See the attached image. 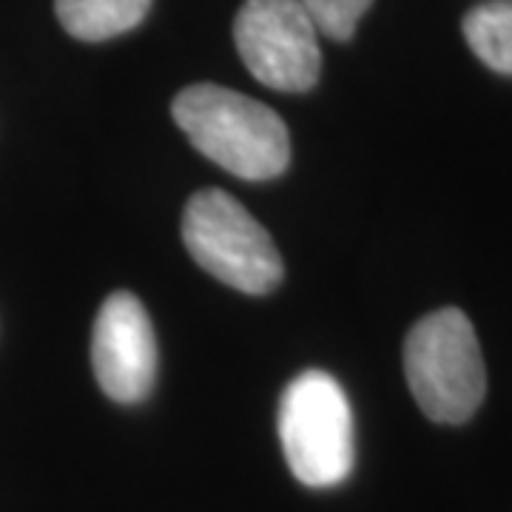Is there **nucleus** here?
I'll return each mask as SVG.
<instances>
[{
    "label": "nucleus",
    "instance_id": "obj_8",
    "mask_svg": "<svg viewBox=\"0 0 512 512\" xmlns=\"http://www.w3.org/2000/svg\"><path fill=\"white\" fill-rule=\"evenodd\" d=\"M476 57L498 74H512V0H490L461 23Z\"/></svg>",
    "mask_w": 512,
    "mask_h": 512
},
{
    "label": "nucleus",
    "instance_id": "obj_7",
    "mask_svg": "<svg viewBox=\"0 0 512 512\" xmlns=\"http://www.w3.org/2000/svg\"><path fill=\"white\" fill-rule=\"evenodd\" d=\"M151 0H55L60 26L77 40L100 43L140 26Z\"/></svg>",
    "mask_w": 512,
    "mask_h": 512
},
{
    "label": "nucleus",
    "instance_id": "obj_1",
    "mask_svg": "<svg viewBox=\"0 0 512 512\" xmlns=\"http://www.w3.org/2000/svg\"><path fill=\"white\" fill-rule=\"evenodd\" d=\"M171 114L202 157L239 180H274L291 163L285 120L254 97L197 83L174 97Z\"/></svg>",
    "mask_w": 512,
    "mask_h": 512
},
{
    "label": "nucleus",
    "instance_id": "obj_2",
    "mask_svg": "<svg viewBox=\"0 0 512 512\" xmlns=\"http://www.w3.org/2000/svg\"><path fill=\"white\" fill-rule=\"evenodd\" d=\"M404 376L427 419H473L487 393V370L467 313L441 308L421 316L404 339Z\"/></svg>",
    "mask_w": 512,
    "mask_h": 512
},
{
    "label": "nucleus",
    "instance_id": "obj_3",
    "mask_svg": "<svg viewBox=\"0 0 512 512\" xmlns=\"http://www.w3.org/2000/svg\"><path fill=\"white\" fill-rule=\"evenodd\" d=\"M279 441L293 478L305 487H336L353 470L350 402L325 370H305L279 402Z\"/></svg>",
    "mask_w": 512,
    "mask_h": 512
},
{
    "label": "nucleus",
    "instance_id": "obj_9",
    "mask_svg": "<svg viewBox=\"0 0 512 512\" xmlns=\"http://www.w3.org/2000/svg\"><path fill=\"white\" fill-rule=\"evenodd\" d=\"M370 3L373 0H299L319 35L330 40H350Z\"/></svg>",
    "mask_w": 512,
    "mask_h": 512
},
{
    "label": "nucleus",
    "instance_id": "obj_4",
    "mask_svg": "<svg viewBox=\"0 0 512 512\" xmlns=\"http://www.w3.org/2000/svg\"><path fill=\"white\" fill-rule=\"evenodd\" d=\"M183 242L202 271L248 296H265L282 282V256L271 234L220 188L197 191L185 202Z\"/></svg>",
    "mask_w": 512,
    "mask_h": 512
},
{
    "label": "nucleus",
    "instance_id": "obj_5",
    "mask_svg": "<svg viewBox=\"0 0 512 512\" xmlns=\"http://www.w3.org/2000/svg\"><path fill=\"white\" fill-rule=\"evenodd\" d=\"M319 29L299 0H245L234 43L245 69L276 92H308L322 72Z\"/></svg>",
    "mask_w": 512,
    "mask_h": 512
},
{
    "label": "nucleus",
    "instance_id": "obj_6",
    "mask_svg": "<svg viewBox=\"0 0 512 512\" xmlns=\"http://www.w3.org/2000/svg\"><path fill=\"white\" fill-rule=\"evenodd\" d=\"M92 367L111 402L137 404L151 393L157 379V336L134 293L114 291L97 311Z\"/></svg>",
    "mask_w": 512,
    "mask_h": 512
}]
</instances>
